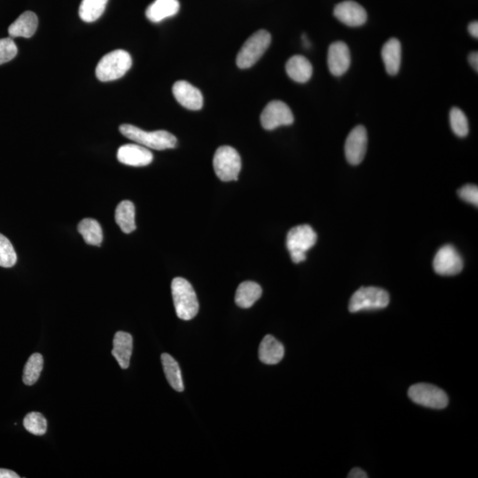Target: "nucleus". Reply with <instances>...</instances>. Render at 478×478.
Wrapping results in <instances>:
<instances>
[{"mask_svg": "<svg viewBox=\"0 0 478 478\" xmlns=\"http://www.w3.org/2000/svg\"><path fill=\"white\" fill-rule=\"evenodd\" d=\"M120 131L124 137L146 148L160 151L172 149L178 143L175 136L166 131L147 132L133 125L123 124L120 126Z\"/></svg>", "mask_w": 478, "mask_h": 478, "instance_id": "1", "label": "nucleus"}, {"mask_svg": "<svg viewBox=\"0 0 478 478\" xmlns=\"http://www.w3.org/2000/svg\"><path fill=\"white\" fill-rule=\"evenodd\" d=\"M171 290L178 318L183 321L193 319L198 315L200 305L193 285L185 278H176L172 281Z\"/></svg>", "mask_w": 478, "mask_h": 478, "instance_id": "2", "label": "nucleus"}, {"mask_svg": "<svg viewBox=\"0 0 478 478\" xmlns=\"http://www.w3.org/2000/svg\"><path fill=\"white\" fill-rule=\"evenodd\" d=\"M132 66L130 54L123 50H116L106 54L96 68V76L101 82H111L120 79Z\"/></svg>", "mask_w": 478, "mask_h": 478, "instance_id": "3", "label": "nucleus"}, {"mask_svg": "<svg viewBox=\"0 0 478 478\" xmlns=\"http://www.w3.org/2000/svg\"><path fill=\"white\" fill-rule=\"evenodd\" d=\"M317 235L307 224L293 228L287 234L286 245L294 263H300L307 258L306 253L315 245Z\"/></svg>", "mask_w": 478, "mask_h": 478, "instance_id": "4", "label": "nucleus"}, {"mask_svg": "<svg viewBox=\"0 0 478 478\" xmlns=\"http://www.w3.org/2000/svg\"><path fill=\"white\" fill-rule=\"evenodd\" d=\"M390 296L386 290L377 287H362L352 296L349 302L351 312L382 310L388 306Z\"/></svg>", "mask_w": 478, "mask_h": 478, "instance_id": "5", "label": "nucleus"}, {"mask_svg": "<svg viewBox=\"0 0 478 478\" xmlns=\"http://www.w3.org/2000/svg\"><path fill=\"white\" fill-rule=\"evenodd\" d=\"M214 169L217 178L223 182L237 181L241 171V158L233 147L224 146L216 150Z\"/></svg>", "mask_w": 478, "mask_h": 478, "instance_id": "6", "label": "nucleus"}, {"mask_svg": "<svg viewBox=\"0 0 478 478\" xmlns=\"http://www.w3.org/2000/svg\"><path fill=\"white\" fill-rule=\"evenodd\" d=\"M271 36L267 31H258L246 40L237 56V65L242 69L251 68L262 58L270 46Z\"/></svg>", "mask_w": 478, "mask_h": 478, "instance_id": "7", "label": "nucleus"}, {"mask_svg": "<svg viewBox=\"0 0 478 478\" xmlns=\"http://www.w3.org/2000/svg\"><path fill=\"white\" fill-rule=\"evenodd\" d=\"M412 402L434 410H443L448 405V397L442 389L429 384H417L408 390Z\"/></svg>", "mask_w": 478, "mask_h": 478, "instance_id": "8", "label": "nucleus"}, {"mask_svg": "<svg viewBox=\"0 0 478 478\" xmlns=\"http://www.w3.org/2000/svg\"><path fill=\"white\" fill-rule=\"evenodd\" d=\"M293 121L292 110L285 102L279 101L268 103L260 116V123L267 131H273L280 126H288Z\"/></svg>", "mask_w": 478, "mask_h": 478, "instance_id": "9", "label": "nucleus"}, {"mask_svg": "<svg viewBox=\"0 0 478 478\" xmlns=\"http://www.w3.org/2000/svg\"><path fill=\"white\" fill-rule=\"evenodd\" d=\"M433 268L440 275H455L462 270L463 260L453 245H444L436 253Z\"/></svg>", "mask_w": 478, "mask_h": 478, "instance_id": "10", "label": "nucleus"}, {"mask_svg": "<svg viewBox=\"0 0 478 478\" xmlns=\"http://www.w3.org/2000/svg\"><path fill=\"white\" fill-rule=\"evenodd\" d=\"M367 147V134L366 128L357 126L348 135L345 145V157L349 163L359 165L366 156Z\"/></svg>", "mask_w": 478, "mask_h": 478, "instance_id": "11", "label": "nucleus"}, {"mask_svg": "<svg viewBox=\"0 0 478 478\" xmlns=\"http://www.w3.org/2000/svg\"><path fill=\"white\" fill-rule=\"evenodd\" d=\"M117 159L128 166L145 167L152 163L153 156L145 146L138 143H128L120 147L117 152Z\"/></svg>", "mask_w": 478, "mask_h": 478, "instance_id": "12", "label": "nucleus"}, {"mask_svg": "<svg viewBox=\"0 0 478 478\" xmlns=\"http://www.w3.org/2000/svg\"><path fill=\"white\" fill-rule=\"evenodd\" d=\"M172 91L175 98L183 108L196 111L203 106V95L201 91L186 81H178Z\"/></svg>", "mask_w": 478, "mask_h": 478, "instance_id": "13", "label": "nucleus"}, {"mask_svg": "<svg viewBox=\"0 0 478 478\" xmlns=\"http://www.w3.org/2000/svg\"><path fill=\"white\" fill-rule=\"evenodd\" d=\"M334 16L349 27H359L365 24L367 19L366 10L360 4L351 0L338 4L335 7Z\"/></svg>", "mask_w": 478, "mask_h": 478, "instance_id": "14", "label": "nucleus"}, {"mask_svg": "<svg viewBox=\"0 0 478 478\" xmlns=\"http://www.w3.org/2000/svg\"><path fill=\"white\" fill-rule=\"evenodd\" d=\"M350 51L344 42L332 44L328 51V66L330 73L335 76H343L350 67Z\"/></svg>", "mask_w": 478, "mask_h": 478, "instance_id": "15", "label": "nucleus"}, {"mask_svg": "<svg viewBox=\"0 0 478 478\" xmlns=\"http://www.w3.org/2000/svg\"><path fill=\"white\" fill-rule=\"evenodd\" d=\"M133 350V337L128 332H118L113 341L112 355L118 362L121 369L126 370L130 366Z\"/></svg>", "mask_w": 478, "mask_h": 478, "instance_id": "16", "label": "nucleus"}, {"mask_svg": "<svg viewBox=\"0 0 478 478\" xmlns=\"http://www.w3.org/2000/svg\"><path fill=\"white\" fill-rule=\"evenodd\" d=\"M38 26V16L31 11H27L21 14L17 20L9 26V34L11 39H29L35 34Z\"/></svg>", "mask_w": 478, "mask_h": 478, "instance_id": "17", "label": "nucleus"}, {"mask_svg": "<svg viewBox=\"0 0 478 478\" xmlns=\"http://www.w3.org/2000/svg\"><path fill=\"white\" fill-rule=\"evenodd\" d=\"M285 356L284 345L277 338L267 335L259 347V359L267 365H275L281 362Z\"/></svg>", "mask_w": 478, "mask_h": 478, "instance_id": "18", "label": "nucleus"}, {"mask_svg": "<svg viewBox=\"0 0 478 478\" xmlns=\"http://www.w3.org/2000/svg\"><path fill=\"white\" fill-rule=\"evenodd\" d=\"M179 9L178 0H156L147 7L146 14L147 19L157 24L176 16Z\"/></svg>", "mask_w": 478, "mask_h": 478, "instance_id": "19", "label": "nucleus"}, {"mask_svg": "<svg viewBox=\"0 0 478 478\" xmlns=\"http://www.w3.org/2000/svg\"><path fill=\"white\" fill-rule=\"evenodd\" d=\"M382 58L389 75H397L402 64V45L398 39H391L385 44Z\"/></svg>", "mask_w": 478, "mask_h": 478, "instance_id": "20", "label": "nucleus"}, {"mask_svg": "<svg viewBox=\"0 0 478 478\" xmlns=\"http://www.w3.org/2000/svg\"><path fill=\"white\" fill-rule=\"evenodd\" d=\"M286 72L293 81L298 83H307L310 80L312 67L307 58L296 55L290 59L286 63Z\"/></svg>", "mask_w": 478, "mask_h": 478, "instance_id": "21", "label": "nucleus"}, {"mask_svg": "<svg viewBox=\"0 0 478 478\" xmlns=\"http://www.w3.org/2000/svg\"><path fill=\"white\" fill-rule=\"evenodd\" d=\"M263 289L257 283L243 282L238 287L235 302L239 307L250 308L262 297Z\"/></svg>", "mask_w": 478, "mask_h": 478, "instance_id": "22", "label": "nucleus"}, {"mask_svg": "<svg viewBox=\"0 0 478 478\" xmlns=\"http://www.w3.org/2000/svg\"><path fill=\"white\" fill-rule=\"evenodd\" d=\"M116 222L123 233L130 234L136 230L135 205L130 200H123L117 205Z\"/></svg>", "mask_w": 478, "mask_h": 478, "instance_id": "23", "label": "nucleus"}, {"mask_svg": "<svg viewBox=\"0 0 478 478\" xmlns=\"http://www.w3.org/2000/svg\"><path fill=\"white\" fill-rule=\"evenodd\" d=\"M161 359L168 384L176 392H183L185 386H183L181 370H180L178 362L168 354L161 355Z\"/></svg>", "mask_w": 478, "mask_h": 478, "instance_id": "24", "label": "nucleus"}, {"mask_svg": "<svg viewBox=\"0 0 478 478\" xmlns=\"http://www.w3.org/2000/svg\"><path fill=\"white\" fill-rule=\"evenodd\" d=\"M78 233L82 235L86 244L101 245L103 240V231L101 224L97 220L86 218L81 220L77 227Z\"/></svg>", "mask_w": 478, "mask_h": 478, "instance_id": "25", "label": "nucleus"}, {"mask_svg": "<svg viewBox=\"0 0 478 478\" xmlns=\"http://www.w3.org/2000/svg\"><path fill=\"white\" fill-rule=\"evenodd\" d=\"M108 0H83L79 7V16L86 23H93L105 12Z\"/></svg>", "mask_w": 478, "mask_h": 478, "instance_id": "26", "label": "nucleus"}, {"mask_svg": "<svg viewBox=\"0 0 478 478\" xmlns=\"http://www.w3.org/2000/svg\"><path fill=\"white\" fill-rule=\"evenodd\" d=\"M44 366L43 356L33 354L24 367L23 380L26 385H33L39 380Z\"/></svg>", "mask_w": 478, "mask_h": 478, "instance_id": "27", "label": "nucleus"}, {"mask_svg": "<svg viewBox=\"0 0 478 478\" xmlns=\"http://www.w3.org/2000/svg\"><path fill=\"white\" fill-rule=\"evenodd\" d=\"M24 428L36 436H42L47 430V421L42 414L31 412L26 415L24 420Z\"/></svg>", "mask_w": 478, "mask_h": 478, "instance_id": "28", "label": "nucleus"}, {"mask_svg": "<svg viewBox=\"0 0 478 478\" xmlns=\"http://www.w3.org/2000/svg\"><path fill=\"white\" fill-rule=\"evenodd\" d=\"M17 262V255L9 239L0 234V267L11 268Z\"/></svg>", "mask_w": 478, "mask_h": 478, "instance_id": "29", "label": "nucleus"}, {"mask_svg": "<svg viewBox=\"0 0 478 478\" xmlns=\"http://www.w3.org/2000/svg\"><path fill=\"white\" fill-rule=\"evenodd\" d=\"M450 124L454 133L459 138H464L469 134V121L465 113L457 108L450 111Z\"/></svg>", "mask_w": 478, "mask_h": 478, "instance_id": "30", "label": "nucleus"}, {"mask_svg": "<svg viewBox=\"0 0 478 478\" xmlns=\"http://www.w3.org/2000/svg\"><path fill=\"white\" fill-rule=\"evenodd\" d=\"M18 53L17 46L13 39H0V65L12 61Z\"/></svg>", "mask_w": 478, "mask_h": 478, "instance_id": "31", "label": "nucleus"}, {"mask_svg": "<svg viewBox=\"0 0 478 478\" xmlns=\"http://www.w3.org/2000/svg\"><path fill=\"white\" fill-rule=\"evenodd\" d=\"M459 197L462 198V200L468 202V203L472 204L477 207L478 205V188L477 185H467L462 187L461 189L458 190Z\"/></svg>", "mask_w": 478, "mask_h": 478, "instance_id": "32", "label": "nucleus"}, {"mask_svg": "<svg viewBox=\"0 0 478 478\" xmlns=\"http://www.w3.org/2000/svg\"><path fill=\"white\" fill-rule=\"evenodd\" d=\"M367 475L366 472H364L362 469L359 468H355L351 470V472L349 473L348 478H367Z\"/></svg>", "mask_w": 478, "mask_h": 478, "instance_id": "33", "label": "nucleus"}, {"mask_svg": "<svg viewBox=\"0 0 478 478\" xmlns=\"http://www.w3.org/2000/svg\"><path fill=\"white\" fill-rule=\"evenodd\" d=\"M20 476L12 470L0 469V478H19Z\"/></svg>", "mask_w": 478, "mask_h": 478, "instance_id": "34", "label": "nucleus"}, {"mask_svg": "<svg viewBox=\"0 0 478 478\" xmlns=\"http://www.w3.org/2000/svg\"><path fill=\"white\" fill-rule=\"evenodd\" d=\"M469 64L472 66V68L475 69V71L477 72L478 71V54L477 51H474V53H472L469 54Z\"/></svg>", "mask_w": 478, "mask_h": 478, "instance_id": "35", "label": "nucleus"}, {"mask_svg": "<svg viewBox=\"0 0 478 478\" xmlns=\"http://www.w3.org/2000/svg\"><path fill=\"white\" fill-rule=\"evenodd\" d=\"M469 32L473 38H478V23L477 21H473V23L469 25Z\"/></svg>", "mask_w": 478, "mask_h": 478, "instance_id": "36", "label": "nucleus"}]
</instances>
